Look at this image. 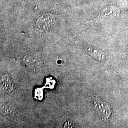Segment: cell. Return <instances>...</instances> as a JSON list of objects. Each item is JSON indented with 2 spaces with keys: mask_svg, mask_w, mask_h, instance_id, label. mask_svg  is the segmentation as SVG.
Wrapping results in <instances>:
<instances>
[{
  "mask_svg": "<svg viewBox=\"0 0 128 128\" xmlns=\"http://www.w3.org/2000/svg\"><path fill=\"white\" fill-rule=\"evenodd\" d=\"M92 102L96 112L104 119H108L111 114L110 106L98 97H92Z\"/></svg>",
  "mask_w": 128,
  "mask_h": 128,
  "instance_id": "cell-1",
  "label": "cell"
},
{
  "mask_svg": "<svg viewBox=\"0 0 128 128\" xmlns=\"http://www.w3.org/2000/svg\"><path fill=\"white\" fill-rule=\"evenodd\" d=\"M86 51L94 58H96V60H101L102 56V54L100 52H98L96 49H94V48L89 46L86 49Z\"/></svg>",
  "mask_w": 128,
  "mask_h": 128,
  "instance_id": "cell-5",
  "label": "cell"
},
{
  "mask_svg": "<svg viewBox=\"0 0 128 128\" xmlns=\"http://www.w3.org/2000/svg\"><path fill=\"white\" fill-rule=\"evenodd\" d=\"M0 112L5 116H12L15 114L16 110L12 106L9 104H1Z\"/></svg>",
  "mask_w": 128,
  "mask_h": 128,
  "instance_id": "cell-4",
  "label": "cell"
},
{
  "mask_svg": "<svg viewBox=\"0 0 128 128\" xmlns=\"http://www.w3.org/2000/svg\"><path fill=\"white\" fill-rule=\"evenodd\" d=\"M52 24V20L51 18H44L38 20L36 24L37 30L40 31L48 30Z\"/></svg>",
  "mask_w": 128,
  "mask_h": 128,
  "instance_id": "cell-3",
  "label": "cell"
},
{
  "mask_svg": "<svg viewBox=\"0 0 128 128\" xmlns=\"http://www.w3.org/2000/svg\"><path fill=\"white\" fill-rule=\"evenodd\" d=\"M1 86L3 89L9 94H14L13 84L10 78L7 75H4L1 77Z\"/></svg>",
  "mask_w": 128,
  "mask_h": 128,
  "instance_id": "cell-2",
  "label": "cell"
}]
</instances>
